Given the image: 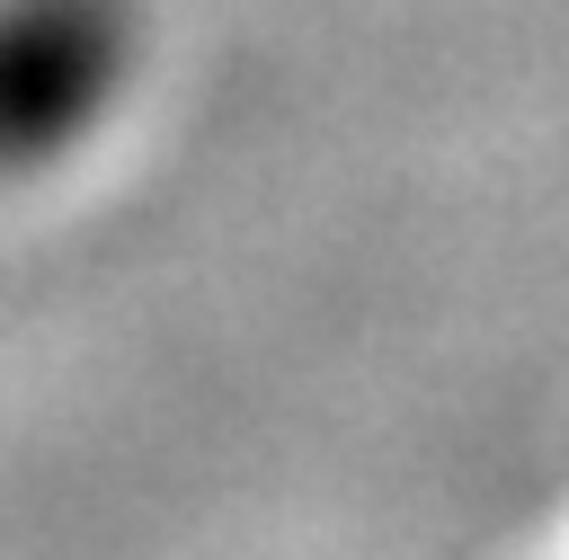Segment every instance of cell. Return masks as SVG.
<instances>
[{"label":"cell","mask_w":569,"mask_h":560,"mask_svg":"<svg viewBox=\"0 0 569 560\" xmlns=\"http://www.w3.org/2000/svg\"><path fill=\"white\" fill-rule=\"evenodd\" d=\"M124 0H18L9 9V142L18 160L62 151L124 80Z\"/></svg>","instance_id":"obj_1"}]
</instances>
